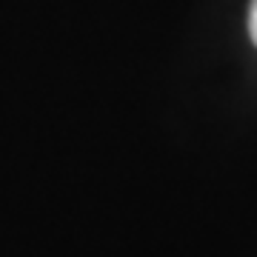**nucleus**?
<instances>
[{
  "instance_id": "obj_1",
  "label": "nucleus",
  "mask_w": 257,
  "mask_h": 257,
  "mask_svg": "<svg viewBox=\"0 0 257 257\" xmlns=\"http://www.w3.org/2000/svg\"><path fill=\"white\" fill-rule=\"evenodd\" d=\"M248 37L257 46V0H251V6H248Z\"/></svg>"
}]
</instances>
